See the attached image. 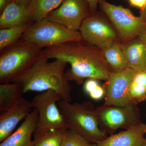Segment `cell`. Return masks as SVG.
<instances>
[{"label": "cell", "mask_w": 146, "mask_h": 146, "mask_svg": "<svg viewBox=\"0 0 146 146\" xmlns=\"http://www.w3.org/2000/svg\"><path fill=\"white\" fill-rule=\"evenodd\" d=\"M64 0H31L27 14L32 23L45 19L51 12L60 6Z\"/></svg>", "instance_id": "cell-17"}, {"label": "cell", "mask_w": 146, "mask_h": 146, "mask_svg": "<svg viewBox=\"0 0 146 146\" xmlns=\"http://www.w3.org/2000/svg\"><path fill=\"white\" fill-rule=\"evenodd\" d=\"M83 41L100 49L117 43V33L108 23L96 13L86 18L80 29Z\"/></svg>", "instance_id": "cell-9"}, {"label": "cell", "mask_w": 146, "mask_h": 146, "mask_svg": "<svg viewBox=\"0 0 146 146\" xmlns=\"http://www.w3.org/2000/svg\"><path fill=\"white\" fill-rule=\"evenodd\" d=\"M145 133L146 134V125L145 126Z\"/></svg>", "instance_id": "cell-34"}, {"label": "cell", "mask_w": 146, "mask_h": 146, "mask_svg": "<svg viewBox=\"0 0 146 146\" xmlns=\"http://www.w3.org/2000/svg\"><path fill=\"white\" fill-rule=\"evenodd\" d=\"M27 9L13 2L9 3L1 13L0 29L33 23L28 18Z\"/></svg>", "instance_id": "cell-16"}, {"label": "cell", "mask_w": 146, "mask_h": 146, "mask_svg": "<svg viewBox=\"0 0 146 146\" xmlns=\"http://www.w3.org/2000/svg\"><path fill=\"white\" fill-rule=\"evenodd\" d=\"M146 125L141 123L100 141L97 146H143Z\"/></svg>", "instance_id": "cell-14"}, {"label": "cell", "mask_w": 146, "mask_h": 146, "mask_svg": "<svg viewBox=\"0 0 146 146\" xmlns=\"http://www.w3.org/2000/svg\"><path fill=\"white\" fill-rule=\"evenodd\" d=\"M38 112L34 108L17 130L1 142L0 146H32L38 121Z\"/></svg>", "instance_id": "cell-13"}, {"label": "cell", "mask_w": 146, "mask_h": 146, "mask_svg": "<svg viewBox=\"0 0 146 146\" xmlns=\"http://www.w3.org/2000/svg\"><path fill=\"white\" fill-rule=\"evenodd\" d=\"M100 84L98 80L94 79L89 78L84 82V90L85 93L89 94L95 90Z\"/></svg>", "instance_id": "cell-24"}, {"label": "cell", "mask_w": 146, "mask_h": 146, "mask_svg": "<svg viewBox=\"0 0 146 146\" xmlns=\"http://www.w3.org/2000/svg\"><path fill=\"white\" fill-rule=\"evenodd\" d=\"M68 129H52L33 139V146H63Z\"/></svg>", "instance_id": "cell-21"}, {"label": "cell", "mask_w": 146, "mask_h": 146, "mask_svg": "<svg viewBox=\"0 0 146 146\" xmlns=\"http://www.w3.org/2000/svg\"><path fill=\"white\" fill-rule=\"evenodd\" d=\"M101 9L114 25L119 39L123 44L128 43L146 31V22L141 16L133 15L129 9L115 5L105 0H99Z\"/></svg>", "instance_id": "cell-7"}, {"label": "cell", "mask_w": 146, "mask_h": 146, "mask_svg": "<svg viewBox=\"0 0 146 146\" xmlns=\"http://www.w3.org/2000/svg\"><path fill=\"white\" fill-rule=\"evenodd\" d=\"M32 146H33V145H32Z\"/></svg>", "instance_id": "cell-35"}, {"label": "cell", "mask_w": 146, "mask_h": 146, "mask_svg": "<svg viewBox=\"0 0 146 146\" xmlns=\"http://www.w3.org/2000/svg\"><path fill=\"white\" fill-rule=\"evenodd\" d=\"M68 64L59 59L50 61L42 55L28 70L13 82L21 86L24 93L53 90L61 96L63 100L70 102L72 87L65 71Z\"/></svg>", "instance_id": "cell-2"}, {"label": "cell", "mask_w": 146, "mask_h": 146, "mask_svg": "<svg viewBox=\"0 0 146 146\" xmlns=\"http://www.w3.org/2000/svg\"><path fill=\"white\" fill-rule=\"evenodd\" d=\"M105 93L104 89L100 85L95 90L91 92L89 95L92 99L98 100L101 99L105 95Z\"/></svg>", "instance_id": "cell-25"}, {"label": "cell", "mask_w": 146, "mask_h": 146, "mask_svg": "<svg viewBox=\"0 0 146 146\" xmlns=\"http://www.w3.org/2000/svg\"><path fill=\"white\" fill-rule=\"evenodd\" d=\"M143 146H146V139H145V142H144V143Z\"/></svg>", "instance_id": "cell-33"}, {"label": "cell", "mask_w": 146, "mask_h": 146, "mask_svg": "<svg viewBox=\"0 0 146 146\" xmlns=\"http://www.w3.org/2000/svg\"><path fill=\"white\" fill-rule=\"evenodd\" d=\"M139 39H141V41L146 43V31L144 34L139 36Z\"/></svg>", "instance_id": "cell-32"}, {"label": "cell", "mask_w": 146, "mask_h": 146, "mask_svg": "<svg viewBox=\"0 0 146 146\" xmlns=\"http://www.w3.org/2000/svg\"><path fill=\"white\" fill-rule=\"evenodd\" d=\"M63 146H97L81 134L72 129H68Z\"/></svg>", "instance_id": "cell-22"}, {"label": "cell", "mask_w": 146, "mask_h": 146, "mask_svg": "<svg viewBox=\"0 0 146 146\" xmlns=\"http://www.w3.org/2000/svg\"><path fill=\"white\" fill-rule=\"evenodd\" d=\"M122 46L129 68L137 72L146 71V43L139 39Z\"/></svg>", "instance_id": "cell-15"}, {"label": "cell", "mask_w": 146, "mask_h": 146, "mask_svg": "<svg viewBox=\"0 0 146 146\" xmlns=\"http://www.w3.org/2000/svg\"><path fill=\"white\" fill-rule=\"evenodd\" d=\"M23 88L16 82L0 85V111L3 112L14 106L23 98Z\"/></svg>", "instance_id": "cell-18"}, {"label": "cell", "mask_w": 146, "mask_h": 146, "mask_svg": "<svg viewBox=\"0 0 146 146\" xmlns=\"http://www.w3.org/2000/svg\"><path fill=\"white\" fill-rule=\"evenodd\" d=\"M89 5L91 15H94L96 12L97 7L99 0H87Z\"/></svg>", "instance_id": "cell-28"}, {"label": "cell", "mask_w": 146, "mask_h": 146, "mask_svg": "<svg viewBox=\"0 0 146 146\" xmlns=\"http://www.w3.org/2000/svg\"><path fill=\"white\" fill-rule=\"evenodd\" d=\"M11 2V0H0V12L1 13L7 5Z\"/></svg>", "instance_id": "cell-30"}, {"label": "cell", "mask_w": 146, "mask_h": 146, "mask_svg": "<svg viewBox=\"0 0 146 146\" xmlns=\"http://www.w3.org/2000/svg\"><path fill=\"white\" fill-rule=\"evenodd\" d=\"M131 5L143 10L146 6V0H128Z\"/></svg>", "instance_id": "cell-27"}, {"label": "cell", "mask_w": 146, "mask_h": 146, "mask_svg": "<svg viewBox=\"0 0 146 146\" xmlns=\"http://www.w3.org/2000/svg\"><path fill=\"white\" fill-rule=\"evenodd\" d=\"M22 39L42 49L68 42L83 41L79 31L46 18L32 23Z\"/></svg>", "instance_id": "cell-5"}, {"label": "cell", "mask_w": 146, "mask_h": 146, "mask_svg": "<svg viewBox=\"0 0 146 146\" xmlns=\"http://www.w3.org/2000/svg\"><path fill=\"white\" fill-rule=\"evenodd\" d=\"M62 97L53 90H48L37 94L31 102L32 108L37 110L38 121L33 139L52 129H69L58 106Z\"/></svg>", "instance_id": "cell-6"}, {"label": "cell", "mask_w": 146, "mask_h": 146, "mask_svg": "<svg viewBox=\"0 0 146 146\" xmlns=\"http://www.w3.org/2000/svg\"><path fill=\"white\" fill-rule=\"evenodd\" d=\"M133 82L146 87V71L137 72L134 76Z\"/></svg>", "instance_id": "cell-26"}, {"label": "cell", "mask_w": 146, "mask_h": 146, "mask_svg": "<svg viewBox=\"0 0 146 146\" xmlns=\"http://www.w3.org/2000/svg\"><path fill=\"white\" fill-rule=\"evenodd\" d=\"M137 71L130 68L110 72L107 80L104 105L125 106L132 102L131 86Z\"/></svg>", "instance_id": "cell-10"}, {"label": "cell", "mask_w": 146, "mask_h": 146, "mask_svg": "<svg viewBox=\"0 0 146 146\" xmlns=\"http://www.w3.org/2000/svg\"><path fill=\"white\" fill-rule=\"evenodd\" d=\"M130 94L131 101L133 103L143 101L146 100V87L132 81Z\"/></svg>", "instance_id": "cell-23"}, {"label": "cell", "mask_w": 146, "mask_h": 146, "mask_svg": "<svg viewBox=\"0 0 146 146\" xmlns=\"http://www.w3.org/2000/svg\"><path fill=\"white\" fill-rule=\"evenodd\" d=\"M101 50L109 67L119 70L129 68L122 44L117 42Z\"/></svg>", "instance_id": "cell-19"}, {"label": "cell", "mask_w": 146, "mask_h": 146, "mask_svg": "<svg viewBox=\"0 0 146 146\" xmlns=\"http://www.w3.org/2000/svg\"><path fill=\"white\" fill-rule=\"evenodd\" d=\"M70 102L61 100L57 103L69 129L77 131L92 143L107 138L105 131L100 128L96 108L91 102Z\"/></svg>", "instance_id": "cell-3"}, {"label": "cell", "mask_w": 146, "mask_h": 146, "mask_svg": "<svg viewBox=\"0 0 146 146\" xmlns=\"http://www.w3.org/2000/svg\"><path fill=\"white\" fill-rule=\"evenodd\" d=\"M135 104L131 103L123 106L104 105L98 108L100 125L108 132H112L118 129H127L141 123Z\"/></svg>", "instance_id": "cell-8"}, {"label": "cell", "mask_w": 146, "mask_h": 146, "mask_svg": "<svg viewBox=\"0 0 146 146\" xmlns=\"http://www.w3.org/2000/svg\"><path fill=\"white\" fill-rule=\"evenodd\" d=\"M82 42H68L47 47L42 50V55L70 64V68L66 71L67 78L78 85L86 78L107 81L110 72L102 50Z\"/></svg>", "instance_id": "cell-1"}, {"label": "cell", "mask_w": 146, "mask_h": 146, "mask_svg": "<svg viewBox=\"0 0 146 146\" xmlns=\"http://www.w3.org/2000/svg\"><path fill=\"white\" fill-rule=\"evenodd\" d=\"M91 15L87 0H64L46 19L79 31L83 21Z\"/></svg>", "instance_id": "cell-11"}, {"label": "cell", "mask_w": 146, "mask_h": 146, "mask_svg": "<svg viewBox=\"0 0 146 146\" xmlns=\"http://www.w3.org/2000/svg\"><path fill=\"white\" fill-rule=\"evenodd\" d=\"M32 23L25 24L0 29V51L8 48L22 39Z\"/></svg>", "instance_id": "cell-20"}, {"label": "cell", "mask_w": 146, "mask_h": 146, "mask_svg": "<svg viewBox=\"0 0 146 146\" xmlns=\"http://www.w3.org/2000/svg\"><path fill=\"white\" fill-rule=\"evenodd\" d=\"M30 1L31 0H11V1L26 7H27Z\"/></svg>", "instance_id": "cell-29"}, {"label": "cell", "mask_w": 146, "mask_h": 146, "mask_svg": "<svg viewBox=\"0 0 146 146\" xmlns=\"http://www.w3.org/2000/svg\"><path fill=\"white\" fill-rule=\"evenodd\" d=\"M140 16L144 21L146 22V6L143 10H141Z\"/></svg>", "instance_id": "cell-31"}, {"label": "cell", "mask_w": 146, "mask_h": 146, "mask_svg": "<svg viewBox=\"0 0 146 146\" xmlns=\"http://www.w3.org/2000/svg\"><path fill=\"white\" fill-rule=\"evenodd\" d=\"M31 102L22 98L14 106L0 115V142L9 137L21 121L32 112Z\"/></svg>", "instance_id": "cell-12"}, {"label": "cell", "mask_w": 146, "mask_h": 146, "mask_svg": "<svg viewBox=\"0 0 146 146\" xmlns=\"http://www.w3.org/2000/svg\"><path fill=\"white\" fill-rule=\"evenodd\" d=\"M43 49L21 39L1 52L0 82L9 83L28 70L42 56Z\"/></svg>", "instance_id": "cell-4"}]
</instances>
